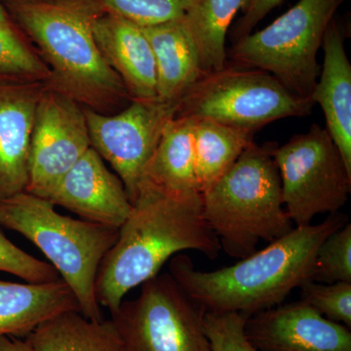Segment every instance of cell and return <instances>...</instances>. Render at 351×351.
<instances>
[{"mask_svg":"<svg viewBox=\"0 0 351 351\" xmlns=\"http://www.w3.org/2000/svg\"><path fill=\"white\" fill-rule=\"evenodd\" d=\"M313 281L351 283V225L350 221L330 234L318 248Z\"/></svg>","mask_w":351,"mask_h":351,"instance_id":"25","label":"cell"},{"mask_svg":"<svg viewBox=\"0 0 351 351\" xmlns=\"http://www.w3.org/2000/svg\"><path fill=\"white\" fill-rule=\"evenodd\" d=\"M300 289L302 302L328 320L351 329V283L308 281Z\"/></svg>","mask_w":351,"mask_h":351,"instance_id":"26","label":"cell"},{"mask_svg":"<svg viewBox=\"0 0 351 351\" xmlns=\"http://www.w3.org/2000/svg\"><path fill=\"white\" fill-rule=\"evenodd\" d=\"M95 40L108 66L123 82L131 101L156 100V60L143 27L112 14L92 21Z\"/></svg>","mask_w":351,"mask_h":351,"instance_id":"15","label":"cell"},{"mask_svg":"<svg viewBox=\"0 0 351 351\" xmlns=\"http://www.w3.org/2000/svg\"><path fill=\"white\" fill-rule=\"evenodd\" d=\"M247 318L237 313H205L203 327L211 351H258L245 334Z\"/></svg>","mask_w":351,"mask_h":351,"instance_id":"27","label":"cell"},{"mask_svg":"<svg viewBox=\"0 0 351 351\" xmlns=\"http://www.w3.org/2000/svg\"><path fill=\"white\" fill-rule=\"evenodd\" d=\"M47 200L84 221L119 230L133 209L123 182L93 147L64 176Z\"/></svg>","mask_w":351,"mask_h":351,"instance_id":"13","label":"cell"},{"mask_svg":"<svg viewBox=\"0 0 351 351\" xmlns=\"http://www.w3.org/2000/svg\"><path fill=\"white\" fill-rule=\"evenodd\" d=\"M142 27L156 60V100L178 105L203 75L195 43L182 17Z\"/></svg>","mask_w":351,"mask_h":351,"instance_id":"18","label":"cell"},{"mask_svg":"<svg viewBox=\"0 0 351 351\" xmlns=\"http://www.w3.org/2000/svg\"><path fill=\"white\" fill-rule=\"evenodd\" d=\"M282 1L283 0H249L243 10V17L234 31L237 41L251 34L254 27Z\"/></svg>","mask_w":351,"mask_h":351,"instance_id":"29","label":"cell"},{"mask_svg":"<svg viewBox=\"0 0 351 351\" xmlns=\"http://www.w3.org/2000/svg\"><path fill=\"white\" fill-rule=\"evenodd\" d=\"M49 200L24 191L0 201V226L20 233L43 252L73 291L80 313L100 321L96 279L119 228L64 216Z\"/></svg>","mask_w":351,"mask_h":351,"instance_id":"5","label":"cell"},{"mask_svg":"<svg viewBox=\"0 0 351 351\" xmlns=\"http://www.w3.org/2000/svg\"><path fill=\"white\" fill-rule=\"evenodd\" d=\"M0 271L29 283L52 282L61 278L50 263L29 255L12 243L0 228Z\"/></svg>","mask_w":351,"mask_h":351,"instance_id":"28","label":"cell"},{"mask_svg":"<svg viewBox=\"0 0 351 351\" xmlns=\"http://www.w3.org/2000/svg\"><path fill=\"white\" fill-rule=\"evenodd\" d=\"M256 133L211 119H193L195 175L200 195L218 181L254 143Z\"/></svg>","mask_w":351,"mask_h":351,"instance_id":"21","label":"cell"},{"mask_svg":"<svg viewBox=\"0 0 351 351\" xmlns=\"http://www.w3.org/2000/svg\"><path fill=\"white\" fill-rule=\"evenodd\" d=\"M186 250L210 260L221 250L203 218L201 195L177 198L141 186L119 239L99 267L97 301L112 313L132 289L160 274L167 261Z\"/></svg>","mask_w":351,"mask_h":351,"instance_id":"2","label":"cell"},{"mask_svg":"<svg viewBox=\"0 0 351 351\" xmlns=\"http://www.w3.org/2000/svg\"><path fill=\"white\" fill-rule=\"evenodd\" d=\"M348 223L338 212L317 225L294 228L269 246L214 271L196 269L188 255L171 258L169 274L205 313L253 315L283 304L295 288L313 281L316 253L325 239Z\"/></svg>","mask_w":351,"mask_h":351,"instance_id":"1","label":"cell"},{"mask_svg":"<svg viewBox=\"0 0 351 351\" xmlns=\"http://www.w3.org/2000/svg\"><path fill=\"white\" fill-rule=\"evenodd\" d=\"M245 334L258 351H351L350 328L299 301L247 318Z\"/></svg>","mask_w":351,"mask_h":351,"instance_id":"12","label":"cell"},{"mask_svg":"<svg viewBox=\"0 0 351 351\" xmlns=\"http://www.w3.org/2000/svg\"><path fill=\"white\" fill-rule=\"evenodd\" d=\"M25 339L34 351H120L112 319H88L77 311L44 321Z\"/></svg>","mask_w":351,"mask_h":351,"instance_id":"20","label":"cell"},{"mask_svg":"<svg viewBox=\"0 0 351 351\" xmlns=\"http://www.w3.org/2000/svg\"><path fill=\"white\" fill-rule=\"evenodd\" d=\"M343 0H300L262 31L239 39L230 50L233 64L274 76L290 93L306 100L320 75L318 50Z\"/></svg>","mask_w":351,"mask_h":351,"instance_id":"6","label":"cell"},{"mask_svg":"<svg viewBox=\"0 0 351 351\" xmlns=\"http://www.w3.org/2000/svg\"><path fill=\"white\" fill-rule=\"evenodd\" d=\"M313 106V100L290 93L267 71L226 64L203 73L178 103L175 115L257 133L276 120L306 117Z\"/></svg>","mask_w":351,"mask_h":351,"instance_id":"7","label":"cell"},{"mask_svg":"<svg viewBox=\"0 0 351 351\" xmlns=\"http://www.w3.org/2000/svg\"><path fill=\"white\" fill-rule=\"evenodd\" d=\"M274 160L284 208L295 228L311 225L317 215L338 213L348 202L351 171L326 128L313 123L306 133L277 145Z\"/></svg>","mask_w":351,"mask_h":351,"instance_id":"8","label":"cell"},{"mask_svg":"<svg viewBox=\"0 0 351 351\" xmlns=\"http://www.w3.org/2000/svg\"><path fill=\"white\" fill-rule=\"evenodd\" d=\"M50 71L24 32L0 4V82H47Z\"/></svg>","mask_w":351,"mask_h":351,"instance_id":"23","label":"cell"},{"mask_svg":"<svg viewBox=\"0 0 351 351\" xmlns=\"http://www.w3.org/2000/svg\"><path fill=\"white\" fill-rule=\"evenodd\" d=\"M277 145L254 142L201 195L203 218L230 257H248L261 240L270 243L295 228L283 205Z\"/></svg>","mask_w":351,"mask_h":351,"instance_id":"4","label":"cell"},{"mask_svg":"<svg viewBox=\"0 0 351 351\" xmlns=\"http://www.w3.org/2000/svg\"><path fill=\"white\" fill-rule=\"evenodd\" d=\"M69 311L80 307L62 278L45 283L0 280V337L27 338L44 321Z\"/></svg>","mask_w":351,"mask_h":351,"instance_id":"17","label":"cell"},{"mask_svg":"<svg viewBox=\"0 0 351 351\" xmlns=\"http://www.w3.org/2000/svg\"><path fill=\"white\" fill-rule=\"evenodd\" d=\"M176 108L177 105L158 100L131 101L125 110L112 115L84 108L91 147L110 164L132 203Z\"/></svg>","mask_w":351,"mask_h":351,"instance_id":"10","label":"cell"},{"mask_svg":"<svg viewBox=\"0 0 351 351\" xmlns=\"http://www.w3.org/2000/svg\"><path fill=\"white\" fill-rule=\"evenodd\" d=\"M90 147L84 108L44 85L32 127L25 191L48 199Z\"/></svg>","mask_w":351,"mask_h":351,"instance_id":"11","label":"cell"},{"mask_svg":"<svg viewBox=\"0 0 351 351\" xmlns=\"http://www.w3.org/2000/svg\"><path fill=\"white\" fill-rule=\"evenodd\" d=\"M110 314L120 351H211L204 309L169 272L145 281L136 299L123 300Z\"/></svg>","mask_w":351,"mask_h":351,"instance_id":"9","label":"cell"},{"mask_svg":"<svg viewBox=\"0 0 351 351\" xmlns=\"http://www.w3.org/2000/svg\"><path fill=\"white\" fill-rule=\"evenodd\" d=\"M0 351H34L25 339L0 337Z\"/></svg>","mask_w":351,"mask_h":351,"instance_id":"30","label":"cell"},{"mask_svg":"<svg viewBox=\"0 0 351 351\" xmlns=\"http://www.w3.org/2000/svg\"><path fill=\"white\" fill-rule=\"evenodd\" d=\"M98 14H112L140 27L180 19L191 0H86Z\"/></svg>","mask_w":351,"mask_h":351,"instance_id":"24","label":"cell"},{"mask_svg":"<svg viewBox=\"0 0 351 351\" xmlns=\"http://www.w3.org/2000/svg\"><path fill=\"white\" fill-rule=\"evenodd\" d=\"M249 0H191L182 16L197 51L203 73L226 66V34L233 18Z\"/></svg>","mask_w":351,"mask_h":351,"instance_id":"22","label":"cell"},{"mask_svg":"<svg viewBox=\"0 0 351 351\" xmlns=\"http://www.w3.org/2000/svg\"><path fill=\"white\" fill-rule=\"evenodd\" d=\"M43 82H0V201L24 193Z\"/></svg>","mask_w":351,"mask_h":351,"instance_id":"14","label":"cell"},{"mask_svg":"<svg viewBox=\"0 0 351 351\" xmlns=\"http://www.w3.org/2000/svg\"><path fill=\"white\" fill-rule=\"evenodd\" d=\"M322 46L324 63L311 100L322 108L327 131L351 171V64L334 20L328 25Z\"/></svg>","mask_w":351,"mask_h":351,"instance_id":"16","label":"cell"},{"mask_svg":"<svg viewBox=\"0 0 351 351\" xmlns=\"http://www.w3.org/2000/svg\"><path fill=\"white\" fill-rule=\"evenodd\" d=\"M1 3H2V0H0V4H1Z\"/></svg>","mask_w":351,"mask_h":351,"instance_id":"31","label":"cell"},{"mask_svg":"<svg viewBox=\"0 0 351 351\" xmlns=\"http://www.w3.org/2000/svg\"><path fill=\"white\" fill-rule=\"evenodd\" d=\"M2 3L49 69L45 87L104 114L130 100L97 45L92 21L99 14L86 0Z\"/></svg>","mask_w":351,"mask_h":351,"instance_id":"3","label":"cell"},{"mask_svg":"<svg viewBox=\"0 0 351 351\" xmlns=\"http://www.w3.org/2000/svg\"><path fill=\"white\" fill-rule=\"evenodd\" d=\"M142 186L177 198L201 195L196 182L193 119L174 115L167 122L145 171Z\"/></svg>","mask_w":351,"mask_h":351,"instance_id":"19","label":"cell"}]
</instances>
